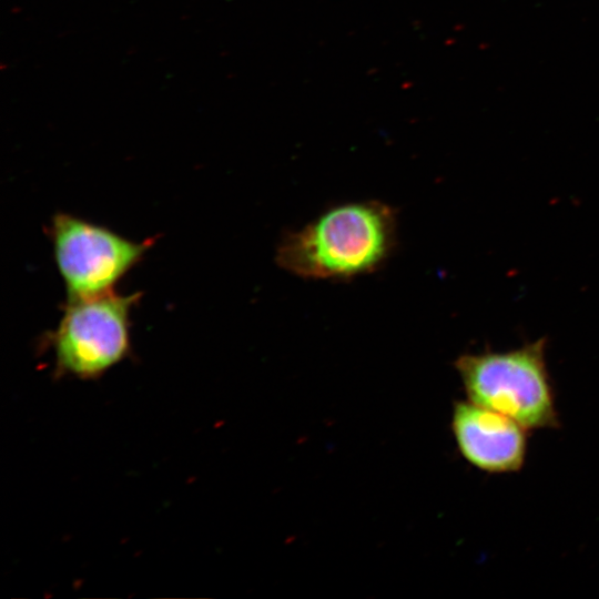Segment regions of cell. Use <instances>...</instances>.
<instances>
[{
  "instance_id": "cell-5",
  "label": "cell",
  "mask_w": 599,
  "mask_h": 599,
  "mask_svg": "<svg viewBox=\"0 0 599 599\" xmlns=\"http://www.w3.org/2000/svg\"><path fill=\"white\" fill-rule=\"evenodd\" d=\"M451 430L461 456L488 474L521 469L527 455V430L510 417L474 402H457Z\"/></svg>"
},
{
  "instance_id": "cell-1",
  "label": "cell",
  "mask_w": 599,
  "mask_h": 599,
  "mask_svg": "<svg viewBox=\"0 0 599 599\" xmlns=\"http://www.w3.org/2000/svg\"><path fill=\"white\" fill-rule=\"evenodd\" d=\"M397 212L379 200L335 205L286 232L276 264L305 280L346 281L379 270L397 245Z\"/></svg>"
},
{
  "instance_id": "cell-2",
  "label": "cell",
  "mask_w": 599,
  "mask_h": 599,
  "mask_svg": "<svg viewBox=\"0 0 599 599\" xmlns=\"http://www.w3.org/2000/svg\"><path fill=\"white\" fill-rule=\"evenodd\" d=\"M545 337L506 352L484 351L454 363L468 400L510 417L528 430L558 428Z\"/></svg>"
},
{
  "instance_id": "cell-3",
  "label": "cell",
  "mask_w": 599,
  "mask_h": 599,
  "mask_svg": "<svg viewBox=\"0 0 599 599\" xmlns=\"http://www.w3.org/2000/svg\"><path fill=\"white\" fill-rule=\"evenodd\" d=\"M140 295L111 291L68 300L47 339L55 377L98 379L126 358L131 352V309Z\"/></svg>"
},
{
  "instance_id": "cell-4",
  "label": "cell",
  "mask_w": 599,
  "mask_h": 599,
  "mask_svg": "<svg viewBox=\"0 0 599 599\" xmlns=\"http://www.w3.org/2000/svg\"><path fill=\"white\" fill-rule=\"evenodd\" d=\"M50 237L68 300L113 291L153 244L152 238L135 242L105 226L63 212L52 217Z\"/></svg>"
}]
</instances>
